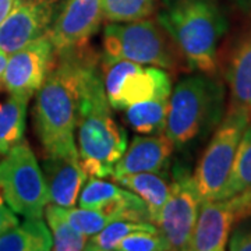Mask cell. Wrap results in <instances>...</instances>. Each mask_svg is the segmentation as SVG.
Instances as JSON below:
<instances>
[{
    "label": "cell",
    "instance_id": "cell-1",
    "mask_svg": "<svg viewBox=\"0 0 251 251\" xmlns=\"http://www.w3.org/2000/svg\"><path fill=\"white\" fill-rule=\"evenodd\" d=\"M56 56L59 59L38 90L34 106L35 133L46 156L78 152L74 133L80 106L81 81L87 66L97 59L87 45Z\"/></svg>",
    "mask_w": 251,
    "mask_h": 251
},
{
    "label": "cell",
    "instance_id": "cell-2",
    "mask_svg": "<svg viewBox=\"0 0 251 251\" xmlns=\"http://www.w3.org/2000/svg\"><path fill=\"white\" fill-rule=\"evenodd\" d=\"M110 108L95 59L87 66L81 81L77 128L81 166L88 176L100 179L112 176L128 145L127 131L117 123Z\"/></svg>",
    "mask_w": 251,
    "mask_h": 251
},
{
    "label": "cell",
    "instance_id": "cell-3",
    "mask_svg": "<svg viewBox=\"0 0 251 251\" xmlns=\"http://www.w3.org/2000/svg\"><path fill=\"white\" fill-rule=\"evenodd\" d=\"M158 23L191 70L218 72V48L229 23L218 0H159Z\"/></svg>",
    "mask_w": 251,
    "mask_h": 251
},
{
    "label": "cell",
    "instance_id": "cell-4",
    "mask_svg": "<svg viewBox=\"0 0 251 251\" xmlns=\"http://www.w3.org/2000/svg\"><path fill=\"white\" fill-rule=\"evenodd\" d=\"M224 116V84L198 72L179 81L171 94L165 134L175 150H193L215 131Z\"/></svg>",
    "mask_w": 251,
    "mask_h": 251
},
{
    "label": "cell",
    "instance_id": "cell-5",
    "mask_svg": "<svg viewBox=\"0 0 251 251\" xmlns=\"http://www.w3.org/2000/svg\"><path fill=\"white\" fill-rule=\"evenodd\" d=\"M102 48L109 57L166 70L177 69L183 57L158 20L151 18L109 23L103 29Z\"/></svg>",
    "mask_w": 251,
    "mask_h": 251
},
{
    "label": "cell",
    "instance_id": "cell-6",
    "mask_svg": "<svg viewBox=\"0 0 251 251\" xmlns=\"http://www.w3.org/2000/svg\"><path fill=\"white\" fill-rule=\"evenodd\" d=\"M0 196L24 218H42L49 204L44 172L29 145L21 143L0 161Z\"/></svg>",
    "mask_w": 251,
    "mask_h": 251
},
{
    "label": "cell",
    "instance_id": "cell-7",
    "mask_svg": "<svg viewBox=\"0 0 251 251\" xmlns=\"http://www.w3.org/2000/svg\"><path fill=\"white\" fill-rule=\"evenodd\" d=\"M250 119L249 110L229 106L222 122L212 133L193 175L194 184L202 201L219 197L229 177L243 134L250 126Z\"/></svg>",
    "mask_w": 251,
    "mask_h": 251
},
{
    "label": "cell",
    "instance_id": "cell-8",
    "mask_svg": "<svg viewBox=\"0 0 251 251\" xmlns=\"http://www.w3.org/2000/svg\"><path fill=\"white\" fill-rule=\"evenodd\" d=\"M100 70L109 103L116 110H125L148 99L171 97V78L163 69L144 67L103 54Z\"/></svg>",
    "mask_w": 251,
    "mask_h": 251
},
{
    "label": "cell",
    "instance_id": "cell-9",
    "mask_svg": "<svg viewBox=\"0 0 251 251\" xmlns=\"http://www.w3.org/2000/svg\"><path fill=\"white\" fill-rule=\"evenodd\" d=\"M201 202L190 169L183 163H176L172 172L169 197L156 222L158 230L168 240L172 250H188Z\"/></svg>",
    "mask_w": 251,
    "mask_h": 251
},
{
    "label": "cell",
    "instance_id": "cell-10",
    "mask_svg": "<svg viewBox=\"0 0 251 251\" xmlns=\"http://www.w3.org/2000/svg\"><path fill=\"white\" fill-rule=\"evenodd\" d=\"M251 218V190L201 202L188 250L222 251L236 226Z\"/></svg>",
    "mask_w": 251,
    "mask_h": 251
},
{
    "label": "cell",
    "instance_id": "cell-11",
    "mask_svg": "<svg viewBox=\"0 0 251 251\" xmlns=\"http://www.w3.org/2000/svg\"><path fill=\"white\" fill-rule=\"evenodd\" d=\"M54 48L48 34L11 53L3 73L9 94L31 98L46 80L54 63Z\"/></svg>",
    "mask_w": 251,
    "mask_h": 251
},
{
    "label": "cell",
    "instance_id": "cell-12",
    "mask_svg": "<svg viewBox=\"0 0 251 251\" xmlns=\"http://www.w3.org/2000/svg\"><path fill=\"white\" fill-rule=\"evenodd\" d=\"M103 21V0H67L48 36L54 53L88 45Z\"/></svg>",
    "mask_w": 251,
    "mask_h": 251
},
{
    "label": "cell",
    "instance_id": "cell-13",
    "mask_svg": "<svg viewBox=\"0 0 251 251\" xmlns=\"http://www.w3.org/2000/svg\"><path fill=\"white\" fill-rule=\"evenodd\" d=\"M53 21L54 6L50 0H21L0 24V49L7 54L17 52L46 35Z\"/></svg>",
    "mask_w": 251,
    "mask_h": 251
},
{
    "label": "cell",
    "instance_id": "cell-14",
    "mask_svg": "<svg viewBox=\"0 0 251 251\" xmlns=\"http://www.w3.org/2000/svg\"><path fill=\"white\" fill-rule=\"evenodd\" d=\"M81 208L99 211L112 221L151 222L148 206L130 190L119 187L115 183L103 181L100 177L90 176L85 187L78 196Z\"/></svg>",
    "mask_w": 251,
    "mask_h": 251
},
{
    "label": "cell",
    "instance_id": "cell-15",
    "mask_svg": "<svg viewBox=\"0 0 251 251\" xmlns=\"http://www.w3.org/2000/svg\"><path fill=\"white\" fill-rule=\"evenodd\" d=\"M175 145L166 134L135 135L112 172L116 180L126 175L143 172H165L171 165Z\"/></svg>",
    "mask_w": 251,
    "mask_h": 251
},
{
    "label": "cell",
    "instance_id": "cell-16",
    "mask_svg": "<svg viewBox=\"0 0 251 251\" xmlns=\"http://www.w3.org/2000/svg\"><path fill=\"white\" fill-rule=\"evenodd\" d=\"M42 172L54 205L74 206L88 176L81 166L78 152L46 156Z\"/></svg>",
    "mask_w": 251,
    "mask_h": 251
},
{
    "label": "cell",
    "instance_id": "cell-17",
    "mask_svg": "<svg viewBox=\"0 0 251 251\" xmlns=\"http://www.w3.org/2000/svg\"><path fill=\"white\" fill-rule=\"evenodd\" d=\"M225 78L230 91L229 106L251 113V23L239 34L229 52Z\"/></svg>",
    "mask_w": 251,
    "mask_h": 251
},
{
    "label": "cell",
    "instance_id": "cell-18",
    "mask_svg": "<svg viewBox=\"0 0 251 251\" xmlns=\"http://www.w3.org/2000/svg\"><path fill=\"white\" fill-rule=\"evenodd\" d=\"M116 181L143 200L145 205L148 206L151 222L156 225L171 191L172 179L168 172H143L126 175L116 179Z\"/></svg>",
    "mask_w": 251,
    "mask_h": 251
},
{
    "label": "cell",
    "instance_id": "cell-19",
    "mask_svg": "<svg viewBox=\"0 0 251 251\" xmlns=\"http://www.w3.org/2000/svg\"><path fill=\"white\" fill-rule=\"evenodd\" d=\"M52 250V234L42 218H25L0 236V251Z\"/></svg>",
    "mask_w": 251,
    "mask_h": 251
},
{
    "label": "cell",
    "instance_id": "cell-20",
    "mask_svg": "<svg viewBox=\"0 0 251 251\" xmlns=\"http://www.w3.org/2000/svg\"><path fill=\"white\" fill-rule=\"evenodd\" d=\"M29 98L13 95L0 102V155L23 143L25 133L27 105Z\"/></svg>",
    "mask_w": 251,
    "mask_h": 251
},
{
    "label": "cell",
    "instance_id": "cell-21",
    "mask_svg": "<svg viewBox=\"0 0 251 251\" xmlns=\"http://www.w3.org/2000/svg\"><path fill=\"white\" fill-rule=\"evenodd\" d=\"M171 97L138 102L126 110V119L131 128L140 134H161L165 131Z\"/></svg>",
    "mask_w": 251,
    "mask_h": 251
},
{
    "label": "cell",
    "instance_id": "cell-22",
    "mask_svg": "<svg viewBox=\"0 0 251 251\" xmlns=\"http://www.w3.org/2000/svg\"><path fill=\"white\" fill-rule=\"evenodd\" d=\"M246 190H251V126L243 134L229 177L216 200L232 197Z\"/></svg>",
    "mask_w": 251,
    "mask_h": 251
},
{
    "label": "cell",
    "instance_id": "cell-23",
    "mask_svg": "<svg viewBox=\"0 0 251 251\" xmlns=\"http://www.w3.org/2000/svg\"><path fill=\"white\" fill-rule=\"evenodd\" d=\"M46 224L52 234V250L80 251L85 250L88 237L77 232L59 212L57 205H46Z\"/></svg>",
    "mask_w": 251,
    "mask_h": 251
},
{
    "label": "cell",
    "instance_id": "cell-24",
    "mask_svg": "<svg viewBox=\"0 0 251 251\" xmlns=\"http://www.w3.org/2000/svg\"><path fill=\"white\" fill-rule=\"evenodd\" d=\"M140 230L155 232L156 226L150 222H134V221H112L99 233L91 236L87 242L85 250L88 251H112L116 250L117 244L126 236Z\"/></svg>",
    "mask_w": 251,
    "mask_h": 251
},
{
    "label": "cell",
    "instance_id": "cell-25",
    "mask_svg": "<svg viewBox=\"0 0 251 251\" xmlns=\"http://www.w3.org/2000/svg\"><path fill=\"white\" fill-rule=\"evenodd\" d=\"M159 0H103V20L108 23H130L152 16Z\"/></svg>",
    "mask_w": 251,
    "mask_h": 251
},
{
    "label": "cell",
    "instance_id": "cell-26",
    "mask_svg": "<svg viewBox=\"0 0 251 251\" xmlns=\"http://www.w3.org/2000/svg\"><path fill=\"white\" fill-rule=\"evenodd\" d=\"M57 209L72 227L87 237L99 233L106 225L112 222V218H109L108 215L88 208H64L57 205Z\"/></svg>",
    "mask_w": 251,
    "mask_h": 251
},
{
    "label": "cell",
    "instance_id": "cell-27",
    "mask_svg": "<svg viewBox=\"0 0 251 251\" xmlns=\"http://www.w3.org/2000/svg\"><path fill=\"white\" fill-rule=\"evenodd\" d=\"M117 251H168L172 250L168 240L159 230H140L126 236L117 244Z\"/></svg>",
    "mask_w": 251,
    "mask_h": 251
},
{
    "label": "cell",
    "instance_id": "cell-28",
    "mask_svg": "<svg viewBox=\"0 0 251 251\" xmlns=\"http://www.w3.org/2000/svg\"><path fill=\"white\" fill-rule=\"evenodd\" d=\"M227 244L232 251H251V225L236 227Z\"/></svg>",
    "mask_w": 251,
    "mask_h": 251
},
{
    "label": "cell",
    "instance_id": "cell-29",
    "mask_svg": "<svg viewBox=\"0 0 251 251\" xmlns=\"http://www.w3.org/2000/svg\"><path fill=\"white\" fill-rule=\"evenodd\" d=\"M20 224L17 214L10 208L9 205L4 204V200L0 196V236L6 233L11 227L17 226Z\"/></svg>",
    "mask_w": 251,
    "mask_h": 251
},
{
    "label": "cell",
    "instance_id": "cell-30",
    "mask_svg": "<svg viewBox=\"0 0 251 251\" xmlns=\"http://www.w3.org/2000/svg\"><path fill=\"white\" fill-rule=\"evenodd\" d=\"M21 3V0H0V24L6 20L13 10Z\"/></svg>",
    "mask_w": 251,
    "mask_h": 251
},
{
    "label": "cell",
    "instance_id": "cell-31",
    "mask_svg": "<svg viewBox=\"0 0 251 251\" xmlns=\"http://www.w3.org/2000/svg\"><path fill=\"white\" fill-rule=\"evenodd\" d=\"M237 10H240L243 14L251 17V0H230Z\"/></svg>",
    "mask_w": 251,
    "mask_h": 251
},
{
    "label": "cell",
    "instance_id": "cell-32",
    "mask_svg": "<svg viewBox=\"0 0 251 251\" xmlns=\"http://www.w3.org/2000/svg\"><path fill=\"white\" fill-rule=\"evenodd\" d=\"M7 60H9V54L0 49V85H3V73L7 66Z\"/></svg>",
    "mask_w": 251,
    "mask_h": 251
}]
</instances>
